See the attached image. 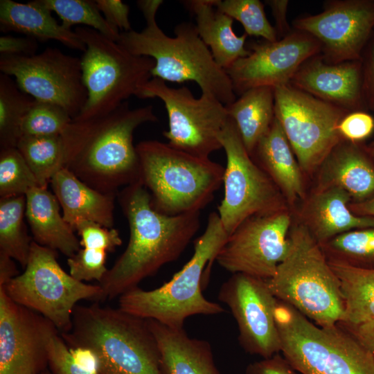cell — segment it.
<instances>
[{
  "label": "cell",
  "mask_w": 374,
  "mask_h": 374,
  "mask_svg": "<svg viewBox=\"0 0 374 374\" xmlns=\"http://www.w3.org/2000/svg\"><path fill=\"white\" fill-rule=\"evenodd\" d=\"M315 186L340 188L352 202L373 196L374 163L364 145L342 139L319 168Z\"/></svg>",
  "instance_id": "23"
},
{
  "label": "cell",
  "mask_w": 374,
  "mask_h": 374,
  "mask_svg": "<svg viewBox=\"0 0 374 374\" xmlns=\"http://www.w3.org/2000/svg\"><path fill=\"white\" fill-rule=\"evenodd\" d=\"M319 245L328 262L374 269V227L350 230Z\"/></svg>",
  "instance_id": "33"
},
{
  "label": "cell",
  "mask_w": 374,
  "mask_h": 374,
  "mask_svg": "<svg viewBox=\"0 0 374 374\" xmlns=\"http://www.w3.org/2000/svg\"><path fill=\"white\" fill-rule=\"evenodd\" d=\"M39 186L17 148L0 149V197L26 195Z\"/></svg>",
  "instance_id": "37"
},
{
  "label": "cell",
  "mask_w": 374,
  "mask_h": 374,
  "mask_svg": "<svg viewBox=\"0 0 374 374\" xmlns=\"http://www.w3.org/2000/svg\"><path fill=\"white\" fill-rule=\"evenodd\" d=\"M14 259L0 253V285L7 283L10 280L19 275Z\"/></svg>",
  "instance_id": "49"
},
{
  "label": "cell",
  "mask_w": 374,
  "mask_h": 374,
  "mask_svg": "<svg viewBox=\"0 0 374 374\" xmlns=\"http://www.w3.org/2000/svg\"><path fill=\"white\" fill-rule=\"evenodd\" d=\"M75 32L86 50L81 57L82 79L87 100L73 120H85L107 114L140 89L151 78L154 60L136 55L98 31L78 26Z\"/></svg>",
  "instance_id": "9"
},
{
  "label": "cell",
  "mask_w": 374,
  "mask_h": 374,
  "mask_svg": "<svg viewBox=\"0 0 374 374\" xmlns=\"http://www.w3.org/2000/svg\"><path fill=\"white\" fill-rule=\"evenodd\" d=\"M292 224L290 209L251 217L228 236L215 261L232 274L268 280L287 253Z\"/></svg>",
  "instance_id": "15"
},
{
  "label": "cell",
  "mask_w": 374,
  "mask_h": 374,
  "mask_svg": "<svg viewBox=\"0 0 374 374\" xmlns=\"http://www.w3.org/2000/svg\"><path fill=\"white\" fill-rule=\"evenodd\" d=\"M16 148L34 175L39 186L47 187L53 177L64 167V150L61 135H23Z\"/></svg>",
  "instance_id": "32"
},
{
  "label": "cell",
  "mask_w": 374,
  "mask_h": 374,
  "mask_svg": "<svg viewBox=\"0 0 374 374\" xmlns=\"http://www.w3.org/2000/svg\"><path fill=\"white\" fill-rule=\"evenodd\" d=\"M289 84L349 112L367 109L362 60L333 64L318 54L302 64Z\"/></svg>",
  "instance_id": "20"
},
{
  "label": "cell",
  "mask_w": 374,
  "mask_h": 374,
  "mask_svg": "<svg viewBox=\"0 0 374 374\" xmlns=\"http://www.w3.org/2000/svg\"><path fill=\"white\" fill-rule=\"evenodd\" d=\"M218 299L230 309L238 328V341L248 353L268 358L280 352L275 319L277 299L267 280L236 273L220 287Z\"/></svg>",
  "instance_id": "17"
},
{
  "label": "cell",
  "mask_w": 374,
  "mask_h": 374,
  "mask_svg": "<svg viewBox=\"0 0 374 374\" xmlns=\"http://www.w3.org/2000/svg\"><path fill=\"white\" fill-rule=\"evenodd\" d=\"M265 3L270 7L275 21V30L278 39L288 35L292 30L287 23V11L289 1L268 0Z\"/></svg>",
  "instance_id": "47"
},
{
  "label": "cell",
  "mask_w": 374,
  "mask_h": 374,
  "mask_svg": "<svg viewBox=\"0 0 374 374\" xmlns=\"http://www.w3.org/2000/svg\"><path fill=\"white\" fill-rule=\"evenodd\" d=\"M106 257L105 250L80 248L67 259L69 274L79 281L100 282L108 270L105 266Z\"/></svg>",
  "instance_id": "39"
},
{
  "label": "cell",
  "mask_w": 374,
  "mask_h": 374,
  "mask_svg": "<svg viewBox=\"0 0 374 374\" xmlns=\"http://www.w3.org/2000/svg\"><path fill=\"white\" fill-rule=\"evenodd\" d=\"M157 121L152 105L132 109L126 101L103 116L72 120L61 134L64 168L93 188L117 195L139 181L134 131Z\"/></svg>",
  "instance_id": "1"
},
{
  "label": "cell",
  "mask_w": 374,
  "mask_h": 374,
  "mask_svg": "<svg viewBox=\"0 0 374 374\" xmlns=\"http://www.w3.org/2000/svg\"><path fill=\"white\" fill-rule=\"evenodd\" d=\"M362 63L366 108L374 111V31L363 53Z\"/></svg>",
  "instance_id": "44"
},
{
  "label": "cell",
  "mask_w": 374,
  "mask_h": 374,
  "mask_svg": "<svg viewBox=\"0 0 374 374\" xmlns=\"http://www.w3.org/2000/svg\"><path fill=\"white\" fill-rule=\"evenodd\" d=\"M215 6L243 26L245 34L264 40H278L274 26L268 21L263 3L259 0H215Z\"/></svg>",
  "instance_id": "36"
},
{
  "label": "cell",
  "mask_w": 374,
  "mask_h": 374,
  "mask_svg": "<svg viewBox=\"0 0 374 374\" xmlns=\"http://www.w3.org/2000/svg\"><path fill=\"white\" fill-rule=\"evenodd\" d=\"M0 71L15 77L19 87L38 101L63 107L75 118L88 98L81 57L47 47L33 55H0Z\"/></svg>",
  "instance_id": "14"
},
{
  "label": "cell",
  "mask_w": 374,
  "mask_h": 374,
  "mask_svg": "<svg viewBox=\"0 0 374 374\" xmlns=\"http://www.w3.org/2000/svg\"><path fill=\"white\" fill-rule=\"evenodd\" d=\"M195 18L197 33L210 49L216 63L225 71L239 59L247 56V34L238 36L233 29V19L215 6V0L181 1Z\"/></svg>",
  "instance_id": "29"
},
{
  "label": "cell",
  "mask_w": 374,
  "mask_h": 374,
  "mask_svg": "<svg viewBox=\"0 0 374 374\" xmlns=\"http://www.w3.org/2000/svg\"><path fill=\"white\" fill-rule=\"evenodd\" d=\"M163 3L161 0L138 1L146 26L139 32L121 31L117 42L134 55L154 60L152 78L166 82L193 81L202 93L213 95L225 106L233 103L236 95L231 81L215 61L195 25L186 21L178 24L174 29L175 37L167 35L157 25L156 14Z\"/></svg>",
  "instance_id": "3"
},
{
  "label": "cell",
  "mask_w": 374,
  "mask_h": 374,
  "mask_svg": "<svg viewBox=\"0 0 374 374\" xmlns=\"http://www.w3.org/2000/svg\"><path fill=\"white\" fill-rule=\"evenodd\" d=\"M73 230L80 236V244L83 248L112 252L122 244L116 229L105 227L92 221H79L73 226Z\"/></svg>",
  "instance_id": "40"
},
{
  "label": "cell",
  "mask_w": 374,
  "mask_h": 374,
  "mask_svg": "<svg viewBox=\"0 0 374 374\" xmlns=\"http://www.w3.org/2000/svg\"><path fill=\"white\" fill-rule=\"evenodd\" d=\"M37 49L38 42L33 38L10 35L0 37V55H33Z\"/></svg>",
  "instance_id": "46"
},
{
  "label": "cell",
  "mask_w": 374,
  "mask_h": 374,
  "mask_svg": "<svg viewBox=\"0 0 374 374\" xmlns=\"http://www.w3.org/2000/svg\"><path fill=\"white\" fill-rule=\"evenodd\" d=\"M97 6L106 21L123 32L132 29L129 20L130 8L121 0H96Z\"/></svg>",
  "instance_id": "43"
},
{
  "label": "cell",
  "mask_w": 374,
  "mask_h": 374,
  "mask_svg": "<svg viewBox=\"0 0 374 374\" xmlns=\"http://www.w3.org/2000/svg\"><path fill=\"white\" fill-rule=\"evenodd\" d=\"M44 7L57 14L61 24L71 29L74 25L93 28L117 42L119 30L112 27L103 16L93 0H37Z\"/></svg>",
  "instance_id": "35"
},
{
  "label": "cell",
  "mask_w": 374,
  "mask_h": 374,
  "mask_svg": "<svg viewBox=\"0 0 374 374\" xmlns=\"http://www.w3.org/2000/svg\"><path fill=\"white\" fill-rule=\"evenodd\" d=\"M51 186L62 209L64 220L72 227L81 220L92 221L112 229L114 224V194L100 192L63 168L51 179Z\"/></svg>",
  "instance_id": "25"
},
{
  "label": "cell",
  "mask_w": 374,
  "mask_h": 374,
  "mask_svg": "<svg viewBox=\"0 0 374 374\" xmlns=\"http://www.w3.org/2000/svg\"><path fill=\"white\" fill-rule=\"evenodd\" d=\"M275 297L321 327L336 326L344 313L340 283L319 244L296 222L287 253L267 280Z\"/></svg>",
  "instance_id": "7"
},
{
  "label": "cell",
  "mask_w": 374,
  "mask_h": 374,
  "mask_svg": "<svg viewBox=\"0 0 374 374\" xmlns=\"http://www.w3.org/2000/svg\"><path fill=\"white\" fill-rule=\"evenodd\" d=\"M250 156L276 184L290 208L305 198L304 173L276 117Z\"/></svg>",
  "instance_id": "24"
},
{
  "label": "cell",
  "mask_w": 374,
  "mask_h": 374,
  "mask_svg": "<svg viewBox=\"0 0 374 374\" xmlns=\"http://www.w3.org/2000/svg\"><path fill=\"white\" fill-rule=\"evenodd\" d=\"M341 138L353 143H362L374 132V118L365 111L347 113L337 126Z\"/></svg>",
  "instance_id": "42"
},
{
  "label": "cell",
  "mask_w": 374,
  "mask_h": 374,
  "mask_svg": "<svg viewBox=\"0 0 374 374\" xmlns=\"http://www.w3.org/2000/svg\"><path fill=\"white\" fill-rule=\"evenodd\" d=\"M48 364L53 374H98L82 369L75 364L69 348L55 328L47 340Z\"/></svg>",
  "instance_id": "41"
},
{
  "label": "cell",
  "mask_w": 374,
  "mask_h": 374,
  "mask_svg": "<svg viewBox=\"0 0 374 374\" xmlns=\"http://www.w3.org/2000/svg\"><path fill=\"white\" fill-rule=\"evenodd\" d=\"M139 183L149 192L153 208L171 216L200 212L223 184L224 168L157 140L140 141Z\"/></svg>",
  "instance_id": "6"
},
{
  "label": "cell",
  "mask_w": 374,
  "mask_h": 374,
  "mask_svg": "<svg viewBox=\"0 0 374 374\" xmlns=\"http://www.w3.org/2000/svg\"><path fill=\"white\" fill-rule=\"evenodd\" d=\"M147 321L158 344L163 374H220L208 341L189 337L184 328Z\"/></svg>",
  "instance_id": "26"
},
{
  "label": "cell",
  "mask_w": 374,
  "mask_h": 374,
  "mask_svg": "<svg viewBox=\"0 0 374 374\" xmlns=\"http://www.w3.org/2000/svg\"><path fill=\"white\" fill-rule=\"evenodd\" d=\"M72 120L61 106L35 100L21 121V136L61 135Z\"/></svg>",
  "instance_id": "38"
},
{
  "label": "cell",
  "mask_w": 374,
  "mask_h": 374,
  "mask_svg": "<svg viewBox=\"0 0 374 374\" xmlns=\"http://www.w3.org/2000/svg\"><path fill=\"white\" fill-rule=\"evenodd\" d=\"M25 215L34 241L71 257L80 249L75 231L60 213V204L47 187L36 186L25 195Z\"/></svg>",
  "instance_id": "27"
},
{
  "label": "cell",
  "mask_w": 374,
  "mask_h": 374,
  "mask_svg": "<svg viewBox=\"0 0 374 374\" xmlns=\"http://www.w3.org/2000/svg\"><path fill=\"white\" fill-rule=\"evenodd\" d=\"M245 374H297L296 370L279 353L249 364Z\"/></svg>",
  "instance_id": "45"
},
{
  "label": "cell",
  "mask_w": 374,
  "mask_h": 374,
  "mask_svg": "<svg viewBox=\"0 0 374 374\" xmlns=\"http://www.w3.org/2000/svg\"><path fill=\"white\" fill-rule=\"evenodd\" d=\"M57 256V251L33 240L24 272L0 287L15 303L42 315L60 332H67L77 303L101 302L103 290L99 285L79 281L67 274Z\"/></svg>",
  "instance_id": "10"
},
{
  "label": "cell",
  "mask_w": 374,
  "mask_h": 374,
  "mask_svg": "<svg viewBox=\"0 0 374 374\" xmlns=\"http://www.w3.org/2000/svg\"><path fill=\"white\" fill-rule=\"evenodd\" d=\"M55 328L40 314L15 303L0 287V374L44 371L48 365L47 340Z\"/></svg>",
  "instance_id": "19"
},
{
  "label": "cell",
  "mask_w": 374,
  "mask_h": 374,
  "mask_svg": "<svg viewBox=\"0 0 374 374\" xmlns=\"http://www.w3.org/2000/svg\"><path fill=\"white\" fill-rule=\"evenodd\" d=\"M228 236L217 213L212 212L204 233L195 240L193 256L181 269L156 289L136 287L123 293L118 297V308L174 328H183L191 316L224 312L222 306L203 295L202 283Z\"/></svg>",
  "instance_id": "5"
},
{
  "label": "cell",
  "mask_w": 374,
  "mask_h": 374,
  "mask_svg": "<svg viewBox=\"0 0 374 374\" xmlns=\"http://www.w3.org/2000/svg\"><path fill=\"white\" fill-rule=\"evenodd\" d=\"M274 110L302 171L313 175L342 140L337 126L349 112L290 84L274 88Z\"/></svg>",
  "instance_id": "12"
},
{
  "label": "cell",
  "mask_w": 374,
  "mask_h": 374,
  "mask_svg": "<svg viewBox=\"0 0 374 374\" xmlns=\"http://www.w3.org/2000/svg\"><path fill=\"white\" fill-rule=\"evenodd\" d=\"M249 51L226 70L235 95L252 88L289 84L304 62L321 53V46L308 33L294 29L276 41L252 43Z\"/></svg>",
  "instance_id": "18"
},
{
  "label": "cell",
  "mask_w": 374,
  "mask_h": 374,
  "mask_svg": "<svg viewBox=\"0 0 374 374\" xmlns=\"http://www.w3.org/2000/svg\"><path fill=\"white\" fill-rule=\"evenodd\" d=\"M40 374H53V373H50V372L45 370L44 371H43Z\"/></svg>",
  "instance_id": "52"
},
{
  "label": "cell",
  "mask_w": 374,
  "mask_h": 374,
  "mask_svg": "<svg viewBox=\"0 0 374 374\" xmlns=\"http://www.w3.org/2000/svg\"><path fill=\"white\" fill-rule=\"evenodd\" d=\"M137 98H158L163 103L168 130L163 134L172 147L203 158L222 149L219 136L229 116L226 106L213 95L202 93L196 98L186 87L173 88L152 78Z\"/></svg>",
  "instance_id": "13"
},
{
  "label": "cell",
  "mask_w": 374,
  "mask_h": 374,
  "mask_svg": "<svg viewBox=\"0 0 374 374\" xmlns=\"http://www.w3.org/2000/svg\"><path fill=\"white\" fill-rule=\"evenodd\" d=\"M292 25L318 41L326 62L362 60L374 31V0L326 1L321 12L296 18Z\"/></svg>",
  "instance_id": "16"
},
{
  "label": "cell",
  "mask_w": 374,
  "mask_h": 374,
  "mask_svg": "<svg viewBox=\"0 0 374 374\" xmlns=\"http://www.w3.org/2000/svg\"><path fill=\"white\" fill-rule=\"evenodd\" d=\"M349 208L357 215L374 218V195L361 202H351Z\"/></svg>",
  "instance_id": "50"
},
{
  "label": "cell",
  "mask_w": 374,
  "mask_h": 374,
  "mask_svg": "<svg viewBox=\"0 0 374 374\" xmlns=\"http://www.w3.org/2000/svg\"><path fill=\"white\" fill-rule=\"evenodd\" d=\"M117 197L130 237L125 250L99 282L102 301L119 297L176 260L200 227V212L171 216L155 210L139 182L121 188Z\"/></svg>",
  "instance_id": "2"
},
{
  "label": "cell",
  "mask_w": 374,
  "mask_h": 374,
  "mask_svg": "<svg viewBox=\"0 0 374 374\" xmlns=\"http://www.w3.org/2000/svg\"><path fill=\"white\" fill-rule=\"evenodd\" d=\"M328 262L344 303V316L337 325L374 354V269Z\"/></svg>",
  "instance_id": "22"
},
{
  "label": "cell",
  "mask_w": 374,
  "mask_h": 374,
  "mask_svg": "<svg viewBox=\"0 0 374 374\" xmlns=\"http://www.w3.org/2000/svg\"><path fill=\"white\" fill-rule=\"evenodd\" d=\"M351 202L349 194L340 188L314 186L301 202L297 222L319 244L350 230L374 227V218L350 211Z\"/></svg>",
  "instance_id": "21"
},
{
  "label": "cell",
  "mask_w": 374,
  "mask_h": 374,
  "mask_svg": "<svg viewBox=\"0 0 374 374\" xmlns=\"http://www.w3.org/2000/svg\"><path fill=\"white\" fill-rule=\"evenodd\" d=\"M219 139L226 165L224 197L217 214L229 235L251 217L290 209L276 184L248 153L229 117Z\"/></svg>",
  "instance_id": "11"
},
{
  "label": "cell",
  "mask_w": 374,
  "mask_h": 374,
  "mask_svg": "<svg viewBox=\"0 0 374 374\" xmlns=\"http://www.w3.org/2000/svg\"><path fill=\"white\" fill-rule=\"evenodd\" d=\"M364 148L374 163V138L368 145H364Z\"/></svg>",
  "instance_id": "51"
},
{
  "label": "cell",
  "mask_w": 374,
  "mask_h": 374,
  "mask_svg": "<svg viewBox=\"0 0 374 374\" xmlns=\"http://www.w3.org/2000/svg\"><path fill=\"white\" fill-rule=\"evenodd\" d=\"M34 101L11 76L0 74V149L17 147L21 121Z\"/></svg>",
  "instance_id": "34"
},
{
  "label": "cell",
  "mask_w": 374,
  "mask_h": 374,
  "mask_svg": "<svg viewBox=\"0 0 374 374\" xmlns=\"http://www.w3.org/2000/svg\"><path fill=\"white\" fill-rule=\"evenodd\" d=\"M25 195L0 197V253L25 268L33 240L24 223Z\"/></svg>",
  "instance_id": "31"
},
{
  "label": "cell",
  "mask_w": 374,
  "mask_h": 374,
  "mask_svg": "<svg viewBox=\"0 0 374 374\" xmlns=\"http://www.w3.org/2000/svg\"><path fill=\"white\" fill-rule=\"evenodd\" d=\"M226 109L251 155L274 120V88L260 87L250 89L226 105Z\"/></svg>",
  "instance_id": "30"
},
{
  "label": "cell",
  "mask_w": 374,
  "mask_h": 374,
  "mask_svg": "<svg viewBox=\"0 0 374 374\" xmlns=\"http://www.w3.org/2000/svg\"><path fill=\"white\" fill-rule=\"evenodd\" d=\"M69 350L76 364L88 372L99 374V362L91 349L78 346L69 348Z\"/></svg>",
  "instance_id": "48"
},
{
  "label": "cell",
  "mask_w": 374,
  "mask_h": 374,
  "mask_svg": "<svg viewBox=\"0 0 374 374\" xmlns=\"http://www.w3.org/2000/svg\"><path fill=\"white\" fill-rule=\"evenodd\" d=\"M51 13L37 0L26 3L1 0L0 30L21 33L37 42L55 40L84 53L86 46L75 30L58 24Z\"/></svg>",
  "instance_id": "28"
},
{
  "label": "cell",
  "mask_w": 374,
  "mask_h": 374,
  "mask_svg": "<svg viewBox=\"0 0 374 374\" xmlns=\"http://www.w3.org/2000/svg\"><path fill=\"white\" fill-rule=\"evenodd\" d=\"M280 352L301 374H374V354L337 325L321 327L277 300Z\"/></svg>",
  "instance_id": "8"
},
{
  "label": "cell",
  "mask_w": 374,
  "mask_h": 374,
  "mask_svg": "<svg viewBox=\"0 0 374 374\" xmlns=\"http://www.w3.org/2000/svg\"><path fill=\"white\" fill-rule=\"evenodd\" d=\"M60 333L69 348L86 347L96 354L99 374H163L147 319L119 308L77 305L71 329Z\"/></svg>",
  "instance_id": "4"
}]
</instances>
